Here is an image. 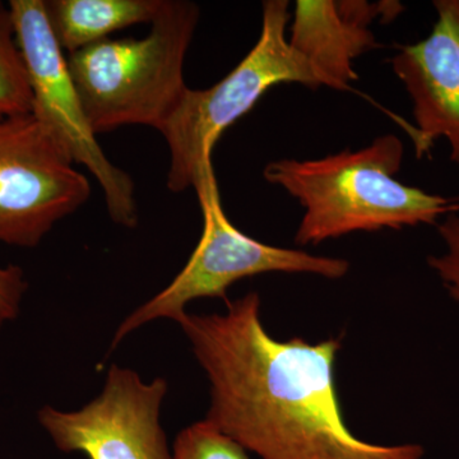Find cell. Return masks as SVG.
Masks as SVG:
<instances>
[{
	"mask_svg": "<svg viewBox=\"0 0 459 459\" xmlns=\"http://www.w3.org/2000/svg\"><path fill=\"white\" fill-rule=\"evenodd\" d=\"M23 271L17 265L0 268V328L20 313L21 301L27 290Z\"/></svg>",
	"mask_w": 459,
	"mask_h": 459,
	"instance_id": "15",
	"label": "cell"
},
{
	"mask_svg": "<svg viewBox=\"0 0 459 459\" xmlns=\"http://www.w3.org/2000/svg\"><path fill=\"white\" fill-rule=\"evenodd\" d=\"M403 142L385 134L369 146L316 160L281 159L265 166L264 179L304 207L299 246H316L356 231L431 225L459 213V198L431 195L395 179Z\"/></svg>",
	"mask_w": 459,
	"mask_h": 459,
	"instance_id": "2",
	"label": "cell"
},
{
	"mask_svg": "<svg viewBox=\"0 0 459 459\" xmlns=\"http://www.w3.org/2000/svg\"><path fill=\"white\" fill-rule=\"evenodd\" d=\"M18 47L22 51L32 90V113L65 148L74 164L86 166L104 190L108 214L126 228L137 226L134 183L111 164L75 89L68 63L56 41L44 0H11Z\"/></svg>",
	"mask_w": 459,
	"mask_h": 459,
	"instance_id": "6",
	"label": "cell"
},
{
	"mask_svg": "<svg viewBox=\"0 0 459 459\" xmlns=\"http://www.w3.org/2000/svg\"><path fill=\"white\" fill-rule=\"evenodd\" d=\"M437 230L446 244V252L429 256L428 263L442 280L448 294L459 303V213L446 216Z\"/></svg>",
	"mask_w": 459,
	"mask_h": 459,
	"instance_id": "14",
	"label": "cell"
},
{
	"mask_svg": "<svg viewBox=\"0 0 459 459\" xmlns=\"http://www.w3.org/2000/svg\"><path fill=\"white\" fill-rule=\"evenodd\" d=\"M33 114L0 119V243L32 247L91 195L89 180Z\"/></svg>",
	"mask_w": 459,
	"mask_h": 459,
	"instance_id": "7",
	"label": "cell"
},
{
	"mask_svg": "<svg viewBox=\"0 0 459 459\" xmlns=\"http://www.w3.org/2000/svg\"><path fill=\"white\" fill-rule=\"evenodd\" d=\"M258 41L246 57L210 89H186L177 110L161 129L170 152L168 186L179 193L193 188L197 195L217 186L212 155L225 131L255 107L262 96L280 83L323 86L307 60L286 38L289 2L263 3Z\"/></svg>",
	"mask_w": 459,
	"mask_h": 459,
	"instance_id": "4",
	"label": "cell"
},
{
	"mask_svg": "<svg viewBox=\"0 0 459 459\" xmlns=\"http://www.w3.org/2000/svg\"><path fill=\"white\" fill-rule=\"evenodd\" d=\"M211 383L207 421L262 459H422L419 444L377 446L350 430L334 379L340 338L274 340L261 298L179 320Z\"/></svg>",
	"mask_w": 459,
	"mask_h": 459,
	"instance_id": "1",
	"label": "cell"
},
{
	"mask_svg": "<svg viewBox=\"0 0 459 459\" xmlns=\"http://www.w3.org/2000/svg\"><path fill=\"white\" fill-rule=\"evenodd\" d=\"M433 4L437 18L431 32L401 47L391 63L412 100L416 155L443 138L459 164V0Z\"/></svg>",
	"mask_w": 459,
	"mask_h": 459,
	"instance_id": "9",
	"label": "cell"
},
{
	"mask_svg": "<svg viewBox=\"0 0 459 459\" xmlns=\"http://www.w3.org/2000/svg\"><path fill=\"white\" fill-rule=\"evenodd\" d=\"M165 0H51L47 4L51 29L69 54L107 40L119 30L152 22Z\"/></svg>",
	"mask_w": 459,
	"mask_h": 459,
	"instance_id": "11",
	"label": "cell"
},
{
	"mask_svg": "<svg viewBox=\"0 0 459 459\" xmlns=\"http://www.w3.org/2000/svg\"><path fill=\"white\" fill-rule=\"evenodd\" d=\"M198 201L204 213V231L197 247L170 285L123 320L115 332L111 349L152 320L179 322L186 316V305L195 299L226 300L229 287L247 277L282 272L338 280L349 273L346 259L272 247L247 237L223 212L219 186L199 195Z\"/></svg>",
	"mask_w": 459,
	"mask_h": 459,
	"instance_id": "5",
	"label": "cell"
},
{
	"mask_svg": "<svg viewBox=\"0 0 459 459\" xmlns=\"http://www.w3.org/2000/svg\"><path fill=\"white\" fill-rule=\"evenodd\" d=\"M164 377L144 383L134 370L111 365L104 389L80 411L42 407L39 421L59 451L89 459H174L160 422Z\"/></svg>",
	"mask_w": 459,
	"mask_h": 459,
	"instance_id": "8",
	"label": "cell"
},
{
	"mask_svg": "<svg viewBox=\"0 0 459 459\" xmlns=\"http://www.w3.org/2000/svg\"><path fill=\"white\" fill-rule=\"evenodd\" d=\"M402 9L400 2L299 0L289 44L309 62L323 86L349 90L358 80L353 60L377 48L371 22L377 17L392 21Z\"/></svg>",
	"mask_w": 459,
	"mask_h": 459,
	"instance_id": "10",
	"label": "cell"
},
{
	"mask_svg": "<svg viewBox=\"0 0 459 459\" xmlns=\"http://www.w3.org/2000/svg\"><path fill=\"white\" fill-rule=\"evenodd\" d=\"M32 113V90L8 5L0 3V119Z\"/></svg>",
	"mask_w": 459,
	"mask_h": 459,
	"instance_id": "12",
	"label": "cell"
},
{
	"mask_svg": "<svg viewBox=\"0 0 459 459\" xmlns=\"http://www.w3.org/2000/svg\"><path fill=\"white\" fill-rule=\"evenodd\" d=\"M199 21L188 0H165L142 39H107L66 57L96 134L124 126L161 132L188 86L184 62Z\"/></svg>",
	"mask_w": 459,
	"mask_h": 459,
	"instance_id": "3",
	"label": "cell"
},
{
	"mask_svg": "<svg viewBox=\"0 0 459 459\" xmlns=\"http://www.w3.org/2000/svg\"><path fill=\"white\" fill-rule=\"evenodd\" d=\"M247 452L205 419L183 429L172 449L174 459H249Z\"/></svg>",
	"mask_w": 459,
	"mask_h": 459,
	"instance_id": "13",
	"label": "cell"
}]
</instances>
